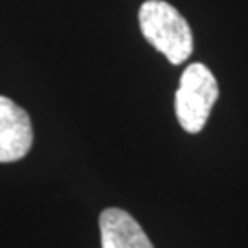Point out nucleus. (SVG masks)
Segmentation results:
<instances>
[{
  "label": "nucleus",
  "mask_w": 248,
  "mask_h": 248,
  "mask_svg": "<svg viewBox=\"0 0 248 248\" xmlns=\"http://www.w3.org/2000/svg\"><path fill=\"white\" fill-rule=\"evenodd\" d=\"M138 20L145 41L164 53L171 64H180L191 55V28L171 4L164 0H147L140 8Z\"/></svg>",
  "instance_id": "f257e3e1"
},
{
  "label": "nucleus",
  "mask_w": 248,
  "mask_h": 248,
  "mask_svg": "<svg viewBox=\"0 0 248 248\" xmlns=\"http://www.w3.org/2000/svg\"><path fill=\"white\" fill-rule=\"evenodd\" d=\"M217 98L219 87L212 70L202 62L189 64L182 72L175 96V110L182 129L191 134L202 131Z\"/></svg>",
  "instance_id": "f03ea898"
},
{
  "label": "nucleus",
  "mask_w": 248,
  "mask_h": 248,
  "mask_svg": "<svg viewBox=\"0 0 248 248\" xmlns=\"http://www.w3.org/2000/svg\"><path fill=\"white\" fill-rule=\"evenodd\" d=\"M33 143L31 120L24 108L0 96V164L24 158Z\"/></svg>",
  "instance_id": "7ed1b4c3"
},
{
  "label": "nucleus",
  "mask_w": 248,
  "mask_h": 248,
  "mask_svg": "<svg viewBox=\"0 0 248 248\" xmlns=\"http://www.w3.org/2000/svg\"><path fill=\"white\" fill-rule=\"evenodd\" d=\"M101 248H155L134 217L124 210L107 208L99 215Z\"/></svg>",
  "instance_id": "20e7f679"
}]
</instances>
